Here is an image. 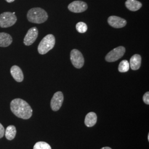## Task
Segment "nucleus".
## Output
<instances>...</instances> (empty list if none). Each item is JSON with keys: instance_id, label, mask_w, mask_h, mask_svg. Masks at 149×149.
<instances>
[{"instance_id": "4468645a", "label": "nucleus", "mask_w": 149, "mask_h": 149, "mask_svg": "<svg viewBox=\"0 0 149 149\" xmlns=\"http://www.w3.org/2000/svg\"><path fill=\"white\" fill-rule=\"evenodd\" d=\"M125 5L129 10L134 12L138 11L142 7V3L137 0H127Z\"/></svg>"}, {"instance_id": "dca6fc26", "label": "nucleus", "mask_w": 149, "mask_h": 149, "mask_svg": "<svg viewBox=\"0 0 149 149\" xmlns=\"http://www.w3.org/2000/svg\"><path fill=\"white\" fill-rule=\"evenodd\" d=\"M16 133V128L14 125L8 126L5 131L6 138L8 140H12L15 138Z\"/></svg>"}, {"instance_id": "412c9836", "label": "nucleus", "mask_w": 149, "mask_h": 149, "mask_svg": "<svg viewBox=\"0 0 149 149\" xmlns=\"http://www.w3.org/2000/svg\"><path fill=\"white\" fill-rule=\"evenodd\" d=\"M5 135V128L0 123V139L2 138Z\"/></svg>"}, {"instance_id": "5701e85b", "label": "nucleus", "mask_w": 149, "mask_h": 149, "mask_svg": "<svg viewBox=\"0 0 149 149\" xmlns=\"http://www.w3.org/2000/svg\"><path fill=\"white\" fill-rule=\"evenodd\" d=\"M112 149L111 148H109V147H104V148H102V149Z\"/></svg>"}, {"instance_id": "f03ea898", "label": "nucleus", "mask_w": 149, "mask_h": 149, "mask_svg": "<svg viewBox=\"0 0 149 149\" xmlns=\"http://www.w3.org/2000/svg\"><path fill=\"white\" fill-rule=\"evenodd\" d=\"M27 19L33 23L41 24L48 19L47 12L41 8L36 7L29 10L27 13Z\"/></svg>"}, {"instance_id": "a211bd4d", "label": "nucleus", "mask_w": 149, "mask_h": 149, "mask_svg": "<svg viewBox=\"0 0 149 149\" xmlns=\"http://www.w3.org/2000/svg\"><path fill=\"white\" fill-rule=\"evenodd\" d=\"M76 28L77 31L80 33H85L87 31L88 27L85 23L80 22L77 23L76 25Z\"/></svg>"}, {"instance_id": "9b49d317", "label": "nucleus", "mask_w": 149, "mask_h": 149, "mask_svg": "<svg viewBox=\"0 0 149 149\" xmlns=\"http://www.w3.org/2000/svg\"><path fill=\"white\" fill-rule=\"evenodd\" d=\"M11 74L13 79L18 82H21L23 81L24 75L21 69L17 66L14 65L11 68L10 70Z\"/></svg>"}, {"instance_id": "1a4fd4ad", "label": "nucleus", "mask_w": 149, "mask_h": 149, "mask_svg": "<svg viewBox=\"0 0 149 149\" xmlns=\"http://www.w3.org/2000/svg\"><path fill=\"white\" fill-rule=\"evenodd\" d=\"M38 36V30L36 27L30 28L24 38L23 43L26 46L31 45L35 42Z\"/></svg>"}, {"instance_id": "f8f14e48", "label": "nucleus", "mask_w": 149, "mask_h": 149, "mask_svg": "<svg viewBox=\"0 0 149 149\" xmlns=\"http://www.w3.org/2000/svg\"><path fill=\"white\" fill-rule=\"evenodd\" d=\"M141 64V56L139 54H135L132 56L129 62L131 69L137 70L139 69Z\"/></svg>"}, {"instance_id": "f257e3e1", "label": "nucleus", "mask_w": 149, "mask_h": 149, "mask_svg": "<svg viewBox=\"0 0 149 149\" xmlns=\"http://www.w3.org/2000/svg\"><path fill=\"white\" fill-rule=\"evenodd\" d=\"M11 111L17 116L23 119H28L32 116L33 110L27 102L21 98L13 100L10 104Z\"/></svg>"}, {"instance_id": "aec40b11", "label": "nucleus", "mask_w": 149, "mask_h": 149, "mask_svg": "<svg viewBox=\"0 0 149 149\" xmlns=\"http://www.w3.org/2000/svg\"><path fill=\"white\" fill-rule=\"evenodd\" d=\"M143 101L148 105L149 104V92H146L143 96Z\"/></svg>"}, {"instance_id": "9d476101", "label": "nucleus", "mask_w": 149, "mask_h": 149, "mask_svg": "<svg viewBox=\"0 0 149 149\" xmlns=\"http://www.w3.org/2000/svg\"><path fill=\"white\" fill-rule=\"evenodd\" d=\"M108 23L111 27L115 28H123L127 24L125 19L116 16H110L108 18Z\"/></svg>"}, {"instance_id": "423d86ee", "label": "nucleus", "mask_w": 149, "mask_h": 149, "mask_svg": "<svg viewBox=\"0 0 149 149\" xmlns=\"http://www.w3.org/2000/svg\"><path fill=\"white\" fill-rule=\"evenodd\" d=\"M70 60L72 65L76 69H81L83 67L85 60L82 54L77 49H73L70 53Z\"/></svg>"}, {"instance_id": "20e7f679", "label": "nucleus", "mask_w": 149, "mask_h": 149, "mask_svg": "<svg viewBox=\"0 0 149 149\" xmlns=\"http://www.w3.org/2000/svg\"><path fill=\"white\" fill-rule=\"evenodd\" d=\"M17 18L15 12H3L0 15V27L8 28L13 26L17 22Z\"/></svg>"}, {"instance_id": "6e6552de", "label": "nucleus", "mask_w": 149, "mask_h": 149, "mask_svg": "<svg viewBox=\"0 0 149 149\" xmlns=\"http://www.w3.org/2000/svg\"><path fill=\"white\" fill-rule=\"evenodd\" d=\"M87 8V4L82 1H74L68 6L69 10L74 13L84 12L86 11Z\"/></svg>"}, {"instance_id": "4be33fe9", "label": "nucleus", "mask_w": 149, "mask_h": 149, "mask_svg": "<svg viewBox=\"0 0 149 149\" xmlns=\"http://www.w3.org/2000/svg\"><path fill=\"white\" fill-rule=\"evenodd\" d=\"M7 2H8V3H11V2H13V1H15V0H6Z\"/></svg>"}, {"instance_id": "39448f33", "label": "nucleus", "mask_w": 149, "mask_h": 149, "mask_svg": "<svg viewBox=\"0 0 149 149\" xmlns=\"http://www.w3.org/2000/svg\"><path fill=\"white\" fill-rule=\"evenodd\" d=\"M125 53V48L123 46H120L113 49L107 54L105 59L107 62H114L122 58Z\"/></svg>"}, {"instance_id": "2eb2a0df", "label": "nucleus", "mask_w": 149, "mask_h": 149, "mask_svg": "<svg viewBox=\"0 0 149 149\" xmlns=\"http://www.w3.org/2000/svg\"><path fill=\"white\" fill-rule=\"evenodd\" d=\"M97 121V116L96 113L94 112L88 113L85 119V124L87 127H93Z\"/></svg>"}, {"instance_id": "0eeeda50", "label": "nucleus", "mask_w": 149, "mask_h": 149, "mask_svg": "<svg viewBox=\"0 0 149 149\" xmlns=\"http://www.w3.org/2000/svg\"><path fill=\"white\" fill-rule=\"evenodd\" d=\"M64 102V95L62 92L58 91L54 93L51 100L50 106L53 111H58L60 109Z\"/></svg>"}, {"instance_id": "f3484780", "label": "nucleus", "mask_w": 149, "mask_h": 149, "mask_svg": "<svg viewBox=\"0 0 149 149\" xmlns=\"http://www.w3.org/2000/svg\"><path fill=\"white\" fill-rule=\"evenodd\" d=\"M129 63L128 60H122L118 66V70L120 72H127L129 70Z\"/></svg>"}, {"instance_id": "b1692460", "label": "nucleus", "mask_w": 149, "mask_h": 149, "mask_svg": "<svg viewBox=\"0 0 149 149\" xmlns=\"http://www.w3.org/2000/svg\"><path fill=\"white\" fill-rule=\"evenodd\" d=\"M148 141H149V134H148Z\"/></svg>"}, {"instance_id": "7ed1b4c3", "label": "nucleus", "mask_w": 149, "mask_h": 149, "mask_svg": "<svg viewBox=\"0 0 149 149\" xmlns=\"http://www.w3.org/2000/svg\"><path fill=\"white\" fill-rule=\"evenodd\" d=\"M55 44V38L53 34H48L39 43L38 51L41 55H44L48 53L50 50L54 47Z\"/></svg>"}, {"instance_id": "6ab92c4d", "label": "nucleus", "mask_w": 149, "mask_h": 149, "mask_svg": "<svg viewBox=\"0 0 149 149\" xmlns=\"http://www.w3.org/2000/svg\"><path fill=\"white\" fill-rule=\"evenodd\" d=\"M33 149H52V148L46 142L39 141L34 145Z\"/></svg>"}, {"instance_id": "ddd939ff", "label": "nucleus", "mask_w": 149, "mask_h": 149, "mask_svg": "<svg viewBox=\"0 0 149 149\" xmlns=\"http://www.w3.org/2000/svg\"><path fill=\"white\" fill-rule=\"evenodd\" d=\"M12 41V38L9 34L0 33V47H7L11 45Z\"/></svg>"}]
</instances>
